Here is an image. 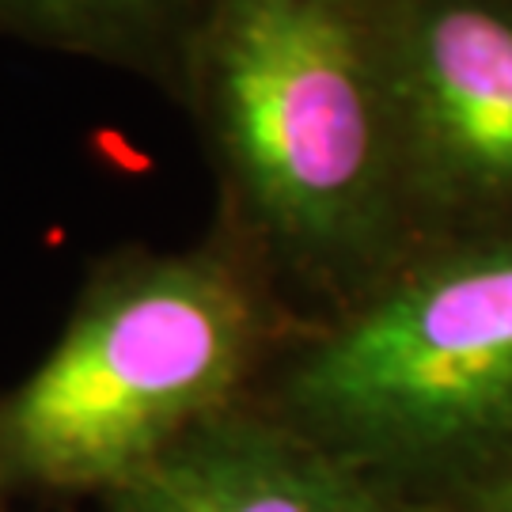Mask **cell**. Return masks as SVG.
I'll return each mask as SVG.
<instances>
[{"label": "cell", "mask_w": 512, "mask_h": 512, "mask_svg": "<svg viewBox=\"0 0 512 512\" xmlns=\"http://www.w3.org/2000/svg\"><path fill=\"white\" fill-rule=\"evenodd\" d=\"M179 107L277 289L330 319L414 255L399 0H209Z\"/></svg>", "instance_id": "cell-1"}, {"label": "cell", "mask_w": 512, "mask_h": 512, "mask_svg": "<svg viewBox=\"0 0 512 512\" xmlns=\"http://www.w3.org/2000/svg\"><path fill=\"white\" fill-rule=\"evenodd\" d=\"M285 296L228 232L95 266L57 342L0 395V497L114 494L232 410Z\"/></svg>", "instance_id": "cell-2"}, {"label": "cell", "mask_w": 512, "mask_h": 512, "mask_svg": "<svg viewBox=\"0 0 512 512\" xmlns=\"http://www.w3.org/2000/svg\"><path fill=\"white\" fill-rule=\"evenodd\" d=\"M281 403L349 463L444 467L512 444V232L410 255L304 334Z\"/></svg>", "instance_id": "cell-3"}, {"label": "cell", "mask_w": 512, "mask_h": 512, "mask_svg": "<svg viewBox=\"0 0 512 512\" xmlns=\"http://www.w3.org/2000/svg\"><path fill=\"white\" fill-rule=\"evenodd\" d=\"M414 255L512 232V0H399Z\"/></svg>", "instance_id": "cell-4"}, {"label": "cell", "mask_w": 512, "mask_h": 512, "mask_svg": "<svg viewBox=\"0 0 512 512\" xmlns=\"http://www.w3.org/2000/svg\"><path fill=\"white\" fill-rule=\"evenodd\" d=\"M110 512H395L372 471L296 425L220 418L110 494Z\"/></svg>", "instance_id": "cell-5"}, {"label": "cell", "mask_w": 512, "mask_h": 512, "mask_svg": "<svg viewBox=\"0 0 512 512\" xmlns=\"http://www.w3.org/2000/svg\"><path fill=\"white\" fill-rule=\"evenodd\" d=\"M209 0H0V38L103 65L179 103Z\"/></svg>", "instance_id": "cell-6"}, {"label": "cell", "mask_w": 512, "mask_h": 512, "mask_svg": "<svg viewBox=\"0 0 512 512\" xmlns=\"http://www.w3.org/2000/svg\"><path fill=\"white\" fill-rule=\"evenodd\" d=\"M478 512H512V467L482 494Z\"/></svg>", "instance_id": "cell-7"}, {"label": "cell", "mask_w": 512, "mask_h": 512, "mask_svg": "<svg viewBox=\"0 0 512 512\" xmlns=\"http://www.w3.org/2000/svg\"><path fill=\"white\" fill-rule=\"evenodd\" d=\"M0 512H4V505H0Z\"/></svg>", "instance_id": "cell-8"}]
</instances>
